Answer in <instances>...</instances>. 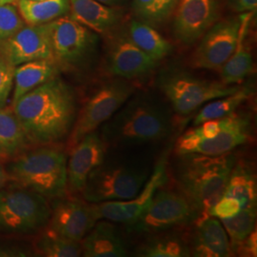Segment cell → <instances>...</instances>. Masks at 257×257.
<instances>
[{
    "instance_id": "obj_1",
    "label": "cell",
    "mask_w": 257,
    "mask_h": 257,
    "mask_svg": "<svg viewBox=\"0 0 257 257\" xmlns=\"http://www.w3.org/2000/svg\"><path fill=\"white\" fill-rule=\"evenodd\" d=\"M32 144L53 145L70 135L77 115L73 90L54 77L21 96L12 104Z\"/></svg>"
},
{
    "instance_id": "obj_2",
    "label": "cell",
    "mask_w": 257,
    "mask_h": 257,
    "mask_svg": "<svg viewBox=\"0 0 257 257\" xmlns=\"http://www.w3.org/2000/svg\"><path fill=\"white\" fill-rule=\"evenodd\" d=\"M132 96L101 126L100 135L107 148L156 143L171 133L172 115L168 107L148 95Z\"/></svg>"
},
{
    "instance_id": "obj_3",
    "label": "cell",
    "mask_w": 257,
    "mask_h": 257,
    "mask_svg": "<svg viewBox=\"0 0 257 257\" xmlns=\"http://www.w3.org/2000/svg\"><path fill=\"white\" fill-rule=\"evenodd\" d=\"M178 156L176 181L196 212L197 219H202L223 196L236 157L231 153L216 156L196 154Z\"/></svg>"
},
{
    "instance_id": "obj_4",
    "label": "cell",
    "mask_w": 257,
    "mask_h": 257,
    "mask_svg": "<svg viewBox=\"0 0 257 257\" xmlns=\"http://www.w3.org/2000/svg\"><path fill=\"white\" fill-rule=\"evenodd\" d=\"M15 187L39 193L47 199L67 193V155L60 149L42 145L24 151L3 168Z\"/></svg>"
},
{
    "instance_id": "obj_5",
    "label": "cell",
    "mask_w": 257,
    "mask_h": 257,
    "mask_svg": "<svg viewBox=\"0 0 257 257\" xmlns=\"http://www.w3.org/2000/svg\"><path fill=\"white\" fill-rule=\"evenodd\" d=\"M150 175L147 166L139 162L105 157L89 175L81 194L89 203L130 200L140 193Z\"/></svg>"
},
{
    "instance_id": "obj_6",
    "label": "cell",
    "mask_w": 257,
    "mask_h": 257,
    "mask_svg": "<svg viewBox=\"0 0 257 257\" xmlns=\"http://www.w3.org/2000/svg\"><path fill=\"white\" fill-rule=\"evenodd\" d=\"M50 216L43 195L18 187L0 190V236L34 235L45 229Z\"/></svg>"
},
{
    "instance_id": "obj_7",
    "label": "cell",
    "mask_w": 257,
    "mask_h": 257,
    "mask_svg": "<svg viewBox=\"0 0 257 257\" xmlns=\"http://www.w3.org/2000/svg\"><path fill=\"white\" fill-rule=\"evenodd\" d=\"M159 86L172 108L180 115H188L203 104L235 92L239 85L210 81L181 71H168L160 77Z\"/></svg>"
},
{
    "instance_id": "obj_8",
    "label": "cell",
    "mask_w": 257,
    "mask_h": 257,
    "mask_svg": "<svg viewBox=\"0 0 257 257\" xmlns=\"http://www.w3.org/2000/svg\"><path fill=\"white\" fill-rule=\"evenodd\" d=\"M134 92L135 86L126 79L106 83L93 92L76 115L74 127L68 138L69 150L110 118Z\"/></svg>"
},
{
    "instance_id": "obj_9",
    "label": "cell",
    "mask_w": 257,
    "mask_h": 257,
    "mask_svg": "<svg viewBox=\"0 0 257 257\" xmlns=\"http://www.w3.org/2000/svg\"><path fill=\"white\" fill-rule=\"evenodd\" d=\"M197 219V214L183 193L159 188L145 211L134 224L127 227L130 232H163Z\"/></svg>"
},
{
    "instance_id": "obj_10",
    "label": "cell",
    "mask_w": 257,
    "mask_h": 257,
    "mask_svg": "<svg viewBox=\"0 0 257 257\" xmlns=\"http://www.w3.org/2000/svg\"><path fill=\"white\" fill-rule=\"evenodd\" d=\"M46 25L55 63L77 66L92 56L96 37L91 30L70 17H61Z\"/></svg>"
},
{
    "instance_id": "obj_11",
    "label": "cell",
    "mask_w": 257,
    "mask_h": 257,
    "mask_svg": "<svg viewBox=\"0 0 257 257\" xmlns=\"http://www.w3.org/2000/svg\"><path fill=\"white\" fill-rule=\"evenodd\" d=\"M250 128L249 115L234 111L229 115L226 126L213 138H193L184 133L176 142L175 152L177 155L222 156L247 143L250 137Z\"/></svg>"
},
{
    "instance_id": "obj_12",
    "label": "cell",
    "mask_w": 257,
    "mask_h": 257,
    "mask_svg": "<svg viewBox=\"0 0 257 257\" xmlns=\"http://www.w3.org/2000/svg\"><path fill=\"white\" fill-rule=\"evenodd\" d=\"M51 216L44 231L61 238L81 242L97 222L92 205L66 194L53 199Z\"/></svg>"
},
{
    "instance_id": "obj_13",
    "label": "cell",
    "mask_w": 257,
    "mask_h": 257,
    "mask_svg": "<svg viewBox=\"0 0 257 257\" xmlns=\"http://www.w3.org/2000/svg\"><path fill=\"white\" fill-rule=\"evenodd\" d=\"M166 164L167 159L163 156L136 197L122 201L91 203L95 218L97 220L106 219L114 223H121L127 227L134 224L145 211L156 191L167 182Z\"/></svg>"
},
{
    "instance_id": "obj_14",
    "label": "cell",
    "mask_w": 257,
    "mask_h": 257,
    "mask_svg": "<svg viewBox=\"0 0 257 257\" xmlns=\"http://www.w3.org/2000/svg\"><path fill=\"white\" fill-rule=\"evenodd\" d=\"M240 23L239 16L213 24L203 35L200 44L193 53V67L219 72L237 45Z\"/></svg>"
},
{
    "instance_id": "obj_15",
    "label": "cell",
    "mask_w": 257,
    "mask_h": 257,
    "mask_svg": "<svg viewBox=\"0 0 257 257\" xmlns=\"http://www.w3.org/2000/svg\"><path fill=\"white\" fill-rule=\"evenodd\" d=\"M0 55L16 67L37 60L54 61L46 24H25L0 43Z\"/></svg>"
},
{
    "instance_id": "obj_16",
    "label": "cell",
    "mask_w": 257,
    "mask_h": 257,
    "mask_svg": "<svg viewBox=\"0 0 257 257\" xmlns=\"http://www.w3.org/2000/svg\"><path fill=\"white\" fill-rule=\"evenodd\" d=\"M175 7L174 32L184 44L202 37L219 15V0H177Z\"/></svg>"
},
{
    "instance_id": "obj_17",
    "label": "cell",
    "mask_w": 257,
    "mask_h": 257,
    "mask_svg": "<svg viewBox=\"0 0 257 257\" xmlns=\"http://www.w3.org/2000/svg\"><path fill=\"white\" fill-rule=\"evenodd\" d=\"M67 160V193H82L83 188L92 171L106 157L107 146L100 133L94 131L87 135L70 150Z\"/></svg>"
},
{
    "instance_id": "obj_18",
    "label": "cell",
    "mask_w": 257,
    "mask_h": 257,
    "mask_svg": "<svg viewBox=\"0 0 257 257\" xmlns=\"http://www.w3.org/2000/svg\"><path fill=\"white\" fill-rule=\"evenodd\" d=\"M158 62L141 51L127 36L115 38L110 44L107 64L110 74L132 80L150 74Z\"/></svg>"
},
{
    "instance_id": "obj_19",
    "label": "cell",
    "mask_w": 257,
    "mask_h": 257,
    "mask_svg": "<svg viewBox=\"0 0 257 257\" xmlns=\"http://www.w3.org/2000/svg\"><path fill=\"white\" fill-rule=\"evenodd\" d=\"M190 249L191 255L195 257L231 255L230 240L218 218L208 215L198 220Z\"/></svg>"
},
{
    "instance_id": "obj_20",
    "label": "cell",
    "mask_w": 257,
    "mask_h": 257,
    "mask_svg": "<svg viewBox=\"0 0 257 257\" xmlns=\"http://www.w3.org/2000/svg\"><path fill=\"white\" fill-rule=\"evenodd\" d=\"M83 256L123 257L127 246L117 228L110 221L100 219L81 240Z\"/></svg>"
},
{
    "instance_id": "obj_21",
    "label": "cell",
    "mask_w": 257,
    "mask_h": 257,
    "mask_svg": "<svg viewBox=\"0 0 257 257\" xmlns=\"http://www.w3.org/2000/svg\"><path fill=\"white\" fill-rule=\"evenodd\" d=\"M253 15L254 13L251 12L240 15L241 23L237 45L230 58L219 70L221 81L225 84L239 85L253 71L252 54L247 43L248 27Z\"/></svg>"
},
{
    "instance_id": "obj_22",
    "label": "cell",
    "mask_w": 257,
    "mask_h": 257,
    "mask_svg": "<svg viewBox=\"0 0 257 257\" xmlns=\"http://www.w3.org/2000/svg\"><path fill=\"white\" fill-rule=\"evenodd\" d=\"M70 18L93 33L105 34L115 27L122 17L116 7L96 0H70Z\"/></svg>"
},
{
    "instance_id": "obj_23",
    "label": "cell",
    "mask_w": 257,
    "mask_h": 257,
    "mask_svg": "<svg viewBox=\"0 0 257 257\" xmlns=\"http://www.w3.org/2000/svg\"><path fill=\"white\" fill-rule=\"evenodd\" d=\"M56 73V64L52 60H37L17 66L14 77L15 90L12 104L39 85L55 77Z\"/></svg>"
},
{
    "instance_id": "obj_24",
    "label": "cell",
    "mask_w": 257,
    "mask_h": 257,
    "mask_svg": "<svg viewBox=\"0 0 257 257\" xmlns=\"http://www.w3.org/2000/svg\"><path fill=\"white\" fill-rule=\"evenodd\" d=\"M32 144L13 110L0 108V161H8Z\"/></svg>"
},
{
    "instance_id": "obj_25",
    "label": "cell",
    "mask_w": 257,
    "mask_h": 257,
    "mask_svg": "<svg viewBox=\"0 0 257 257\" xmlns=\"http://www.w3.org/2000/svg\"><path fill=\"white\" fill-rule=\"evenodd\" d=\"M128 37L156 62L165 58L173 51L172 44L148 23L133 20L128 26Z\"/></svg>"
},
{
    "instance_id": "obj_26",
    "label": "cell",
    "mask_w": 257,
    "mask_h": 257,
    "mask_svg": "<svg viewBox=\"0 0 257 257\" xmlns=\"http://www.w3.org/2000/svg\"><path fill=\"white\" fill-rule=\"evenodd\" d=\"M18 9L26 24L41 25L69 14L70 0H19Z\"/></svg>"
},
{
    "instance_id": "obj_27",
    "label": "cell",
    "mask_w": 257,
    "mask_h": 257,
    "mask_svg": "<svg viewBox=\"0 0 257 257\" xmlns=\"http://www.w3.org/2000/svg\"><path fill=\"white\" fill-rule=\"evenodd\" d=\"M254 94L253 85L239 87L235 92L228 95L207 102L193 119V126H197L207 120L216 119L228 116L238 109L241 105Z\"/></svg>"
},
{
    "instance_id": "obj_28",
    "label": "cell",
    "mask_w": 257,
    "mask_h": 257,
    "mask_svg": "<svg viewBox=\"0 0 257 257\" xmlns=\"http://www.w3.org/2000/svg\"><path fill=\"white\" fill-rule=\"evenodd\" d=\"M223 195L237 199L242 209L256 206V177L253 171L245 163L235 162Z\"/></svg>"
},
{
    "instance_id": "obj_29",
    "label": "cell",
    "mask_w": 257,
    "mask_h": 257,
    "mask_svg": "<svg viewBox=\"0 0 257 257\" xmlns=\"http://www.w3.org/2000/svg\"><path fill=\"white\" fill-rule=\"evenodd\" d=\"M146 240L137 251L138 256L188 257L191 256L190 246L183 239L174 233L157 232Z\"/></svg>"
},
{
    "instance_id": "obj_30",
    "label": "cell",
    "mask_w": 257,
    "mask_h": 257,
    "mask_svg": "<svg viewBox=\"0 0 257 257\" xmlns=\"http://www.w3.org/2000/svg\"><path fill=\"white\" fill-rule=\"evenodd\" d=\"M256 221V206L243 208L234 216L221 219L230 240L231 253H236L239 246L254 230Z\"/></svg>"
},
{
    "instance_id": "obj_31",
    "label": "cell",
    "mask_w": 257,
    "mask_h": 257,
    "mask_svg": "<svg viewBox=\"0 0 257 257\" xmlns=\"http://www.w3.org/2000/svg\"><path fill=\"white\" fill-rule=\"evenodd\" d=\"M35 249L39 255L47 257H77L82 254L81 242L43 233L36 240Z\"/></svg>"
},
{
    "instance_id": "obj_32",
    "label": "cell",
    "mask_w": 257,
    "mask_h": 257,
    "mask_svg": "<svg viewBox=\"0 0 257 257\" xmlns=\"http://www.w3.org/2000/svg\"><path fill=\"white\" fill-rule=\"evenodd\" d=\"M26 23L12 3L0 4V43L17 33Z\"/></svg>"
},
{
    "instance_id": "obj_33",
    "label": "cell",
    "mask_w": 257,
    "mask_h": 257,
    "mask_svg": "<svg viewBox=\"0 0 257 257\" xmlns=\"http://www.w3.org/2000/svg\"><path fill=\"white\" fill-rule=\"evenodd\" d=\"M16 66L0 55V108H2L9 97L15 77Z\"/></svg>"
},
{
    "instance_id": "obj_34",
    "label": "cell",
    "mask_w": 257,
    "mask_h": 257,
    "mask_svg": "<svg viewBox=\"0 0 257 257\" xmlns=\"http://www.w3.org/2000/svg\"><path fill=\"white\" fill-rule=\"evenodd\" d=\"M241 210L242 206L237 199L223 195L217 202L211 206L209 210V215L221 220L234 216Z\"/></svg>"
},
{
    "instance_id": "obj_35",
    "label": "cell",
    "mask_w": 257,
    "mask_h": 257,
    "mask_svg": "<svg viewBox=\"0 0 257 257\" xmlns=\"http://www.w3.org/2000/svg\"><path fill=\"white\" fill-rule=\"evenodd\" d=\"M133 8L139 19L147 22H156L155 0H134Z\"/></svg>"
},
{
    "instance_id": "obj_36",
    "label": "cell",
    "mask_w": 257,
    "mask_h": 257,
    "mask_svg": "<svg viewBox=\"0 0 257 257\" xmlns=\"http://www.w3.org/2000/svg\"><path fill=\"white\" fill-rule=\"evenodd\" d=\"M236 253L240 255H243V256H256V230H253L248 234V237L245 239L242 242V244L239 246Z\"/></svg>"
},
{
    "instance_id": "obj_37",
    "label": "cell",
    "mask_w": 257,
    "mask_h": 257,
    "mask_svg": "<svg viewBox=\"0 0 257 257\" xmlns=\"http://www.w3.org/2000/svg\"><path fill=\"white\" fill-rule=\"evenodd\" d=\"M177 0H155L156 21L166 19L175 9Z\"/></svg>"
},
{
    "instance_id": "obj_38",
    "label": "cell",
    "mask_w": 257,
    "mask_h": 257,
    "mask_svg": "<svg viewBox=\"0 0 257 257\" xmlns=\"http://www.w3.org/2000/svg\"><path fill=\"white\" fill-rule=\"evenodd\" d=\"M230 9L235 13H254L257 9V0H228Z\"/></svg>"
},
{
    "instance_id": "obj_39",
    "label": "cell",
    "mask_w": 257,
    "mask_h": 257,
    "mask_svg": "<svg viewBox=\"0 0 257 257\" xmlns=\"http://www.w3.org/2000/svg\"><path fill=\"white\" fill-rule=\"evenodd\" d=\"M96 1L100 2L104 5L111 6V7H117L121 4H123L124 2H126V0H96Z\"/></svg>"
},
{
    "instance_id": "obj_40",
    "label": "cell",
    "mask_w": 257,
    "mask_h": 257,
    "mask_svg": "<svg viewBox=\"0 0 257 257\" xmlns=\"http://www.w3.org/2000/svg\"><path fill=\"white\" fill-rule=\"evenodd\" d=\"M8 182L7 180V177L5 175V172H4V169L0 166V190L4 187V185Z\"/></svg>"
},
{
    "instance_id": "obj_41",
    "label": "cell",
    "mask_w": 257,
    "mask_h": 257,
    "mask_svg": "<svg viewBox=\"0 0 257 257\" xmlns=\"http://www.w3.org/2000/svg\"><path fill=\"white\" fill-rule=\"evenodd\" d=\"M6 3H13V0H0V4H6Z\"/></svg>"
}]
</instances>
